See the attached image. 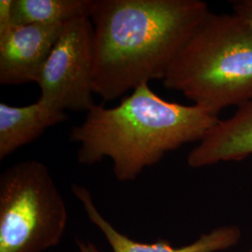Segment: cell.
Segmentation results:
<instances>
[{"mask_svg": "<svg viewBox=\"0 0 252 252\" xmlns=\"http://www.w3.org/2000/svg\"><path fill=\"white\" fill-rule=\"evenodd\" d=\"M11 5L12 0H0V39L7 36L14 26L11 16Z\"/></svg>", "mask_w": 252, "mask_h": 252, "instance_id": "11", "label": "cell"}, {"mask_svg": "<svg viewBox=\"0 0 252 252\" xmlns=\"http://www.w3.org/2000/svg\"><path fill=\"white\" fill-rule=\"evenodd\" d=\"M77 245H78L81 252H100L99 250L94 244L88 242V241L78 240Z\"/></svg>", "mask_w": 252, "mask_h": 252, "instance_id": "13", "label": "cell"}, {"mask_svg": "<svg viewBox=\"0 0 252 252\" xmlns=\"http://www.w3.org/2000/svg\"><path fill=\"white\" fill-rule=\"evenodd\" d=\"M67 210L49 168L15 163L0 177V252H43L57 246Z\"/></svg>", "mask_w": 252, "mask_h": 252, "instance_id": "4", "label": "cell"}, {"mask_svg": "<svg viewBox=\"0 0 252 252\" xmlns=\"http://www.w3.org/2000/svg\"><path fill=\"white\" fill-rule=\"evenodd\" d=\"M64 25H14L0 39V84L37 83Z\"/></svg>", "mask_w": 252, "mask_h": 252, "instance_id": "6", "label": "cell"}, {"mask_svg": "<svg viewBox=\"0 0 252 252\" xmlns=\"http://www.w3.org/2000/svg\"><path fill=\"white\" fill-rule=\"evenodd\" d=\"M209 12L201 0H94V93L111 101L162 81Z\"/></svg>", "mask_w": 252, "mask_h": 252, "instance_id": "1", "label": "cell"}, {"mask_svg": "<svg viewBox=\"0 0 252 252\" xmlns=\"http://www.w3.org/2000/svg\"><path fill=\"white\" fill-rule=\"evenodd\" d=\"M252 252V249H251V250H250V251H249V252Z\"/></svg>", "mask_w": 252, "mask_h": 252, "instance_id": "14", "label": "cell"}, {"mask_svg": "<svg viewBox=\"0 0 252 252\" xmlns=\"http://www.w3.org/2000/svg\"><path fill=\"white\" fill-rule=\"evenodd\" d=\"M93 25L89 17L66 23L41 70L39 99L50 107L86 111L93 99Z\"/></svg>", "mask_w": 252, "mask_h": 252, "instance_id": "5", "label": "cell"}, {"mask_svg": "<svg viewBox=\"0 0 252 252\" xmlns=\"http://www.w3.org/2000/svg\"><path fill=\"white\" fill-rule=\"evenodd\" d=\"M252 155V98L237 107L234 115L219 121L187 157L191 168L218 162L240 161Z\"/></svg>", "mask_w": 252, "mask_h": 252, "instance_id": "7", "label": "cell"}, {"mask_svg": "<svg viewBox=\"0 0 252 252\" xmlns=\"http://www.w3.org/2000/svg\"><path fill=\"white\" fill-rule=\"evenodd\" d=\"M73 192L84 207L91 221L104 234L113 252H217L234 247L240 239V231L235 226H223L203 234L193 243L181 248H173L166 242L144 244L135 242L119 233L99 213L94 206L89 190L73 185Z\"/></svg>", "mask_w": 252, "mask_h": 252, "instance_id": "8", "label": "cell"}, {"mask_svg": "<svg viewBox=\"0 0 252 252\" xmlns=\"http://www.w3.org/2000/svg\"><path fill=\"white\" fill-rule=\"evenodd\" d=\"M232 8L233 13L243 19L252 28V0H234Z\"/></svg>", "mask_w": 252, "mask_h": 252, "instance_id": "12", "label": "cell"}, {"mask_svg": "<svg viewBox=\"0 0 252 252\" xmlns=\"http://www.w3.org/2000/svg\"><path fill=\"white\" fill-rule=\"evenodd\" d=\"M94 0H12V23L26 25H64L90 18Z\"/></svg>", "mask_w": 252, "mask_h": 252, "instance_id": "10", "label": "cell"}, {"mask_svg": "<svg viewBox=\"0 0 252 252\" xmlns=\"http://www.w3.org/2000/svg\"><path fill=\"white\" fill-rule=\"evenodd\" d=\"M67 120L65 112L38 100L36 103L14 107L0 103V160L19 148L29 144L49 127Z\"/></svg>", "mask_w": 252, "mask_h": 252, "instance_id": "9", "label": "cell"}, {"mask_svg": "<svg viewBox=\"0 0 252 252\" xmlns=\"http://www.w3.org/2000/svg\"><path fill=\"white\" fill-rule=\"evenodd\" d=\"M162 82L217 116L227 107L252 99V27L234 13L210 11L175 57Z\"/></svg>", "mask_w": 252, "mask_h": 252, "instance_id": "3", "label": "cell"}, {"mask_svg": "<svg viewBox=\"0 0 252 252\" xmlns=\"http://www.w3.org/2000/svg\"><path fill=\"white\" fill-rule=\"evenodd\" d=\"M86 113L69 134L70 141L80 145L78 162L93 165L109 158L120 181L135 180L166 153L201 141L220 121L195 105L162 99L149 83L137 86L116 107L95 105Z\"/></svg>", "mask_w": 252, "mask_h": 252, "instance_id": "2", "label": "cell"}]
</instances>
